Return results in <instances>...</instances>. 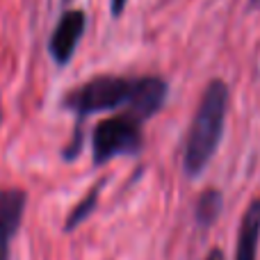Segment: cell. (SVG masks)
Here are the masks:
<instances>
[{
  "mask_svg": "<svg viewBox=\"0 0 260 260\" xmlns=\"http://www.w3.org/2000/svg\"><path fill=\"white\" fill-rule=\"evenodd\" d=\"M167 82L160 76H96L64 96V108L78 117L126 108L130 117L146 121L167 101Z\"/></svg>",
  "mask_w": 260,
  "mask_h": 260,
  "instance_id": "6da1fadb",
  "label": "cell"
},
{
  "mask_svg": "<svg viewBox=\"0 0 260 260\" xmlns=\"http://www.w3.org/2000/svg\"><path fill=\"white\" fill-rule=\"evenodd\" d=\"M226 112H229V85L224 80H210L203 89L187 139H185L183 169L189 178L201 174L219 148Z\"/></svg>",
  "mask_w": 260,
  "mask_h": 260,
  "instance_id": "7a4b0ae2",
  "label": "cell"
},
{
  "mask_svg": "<svg viewBox=\"0 0 260 260\" xmlns=\"http://www.w3.org/2000/svg\"><path fill=\"white\" fill-rule=\"evenodd\" d=\"M144 146L142 121L130 114H119L96 123L91 133L94 165H105L117 155H135Z\"/></svg>",
  "mask_w": 260,
  "mask_h": 260,
  "instance_id": "3957f363",
  "label": "cell"
},
{
  "mask_svg": "<svg viewBox=\"0 0 260 260\" xmlns=\"http://www.w3.org/2000/svg\"><path fill=\"white\" fill-rule=\"evenodd\" d=\"M87 27V16L82 9H71V12H64L59 23L55 25L53 35H50L48 41V50L50 57L64 67V64L71 62L73 53H76L78 44H80L82 35H85Z\"/></svg>",
  "mask_w": 260,
  "mask_h": 260,
  "instance_id": "277c9868",
  "label": "cell"
},
{
  "mask_svg": "<svg viewBox=\"0 0 260 260\" xmlns=\"http://www.w3.org/2000/svg\"><path fill=\"white\" fill-rule=\"evenodd\" d=\"M27 194L18 187L0 189V260L12 258V240L18 233Z\"/></svg>",
  "mask_w": 260,
  "mask_h": 260,
  "instance_id": "5b68a950",
  "label": "cell"
},
{
  "mask_svg": "<svg viewBox=\"0 0 260 260\" xmlns=\"http://www.w3.org/2000/svg\"><path fill=\"white\" fill-rule=\"evenodd\" d=\"M260 242V199H253L240 221L235 260H256Z\"/></svg>",
  "mask_w": 260,
  "mask_h": 260,
  "instance_id": "8992f818",
  "label": "cell"
},
{
  "mask_svg": "<svg viewBox=\"0 0 260 260\" xmlns=\"http://www.w3.org/2000/svg\"><path fill=\"white\" fill-rule=\"evenodd\" d=\"M221 208H224V197H221L219 189H206L199 197L197 210H194L199 226H212L217 221V217L221 215Z\"/></svg>",
  "mask_w": 260,
  "mask_h": 260,
  "instance_id": "52a82bcc",
  "label": "cell"
},
{
  "mask_svg": "<svg viewBox=\"0 0 260 260\" xmlns=\"http://www.w3.org/2000/svg\"><path fill=\"white\" fill-rule=\"evenodd\" d=\"M99 192H101V183H96L94 187H91V192L71 210V215L67 217V224H64V231H67V233L69 231H73V229H78V226H80L82 221L91 215V212H94L96 203H99Z\"/></svg>",
  "mask_w": 260,
  "mask_h": 260,
  "instance_id": "ba28073f",
  "label": "cell"
},
{
  "mask_svg": "<svg viewBox=\"0 0 260 260\" xmlns=\"http://www.w3.org/2000/svg\"><path fill=\"white\" fill-rule=\"evenodd\" d=\"M128 0H110V9H112V16H121L123 9H126Z\"/></svg>",
  "mask_w": 260,
  "mask_h": 260,
  "instance_id": "9c48e42d",
  "label": "cell"
},
{
  "mask_svg": "<svg viewBox=\"0 0 260 260\" xmlns=\"http://www.w3.org/2000/svg\"><path fill=\"white\" fill-rule=\"evenodd\" d=\"M206 260H224V253H221V249H212L206 256Z\"/></svg>",
  "mask_w": 260,
  "mask_h": 260,
  "instance_id": "30bf717a",
  "label": "cell"
},
{
  "mask_svg": "<svg viewBox=\"0 0 260 260\" xmlns=\"http://www.w3.org/2000/svg\"><path fill=\"white\" fill-rule=\"evenodd\" d=\"M64 3H69V0H64Z\"/></svg>",
  "mask_w": 260,
  "mask_h": 260,
  "instance_id": "8fae6325",
  "label": "cell"
}]
</instances>
